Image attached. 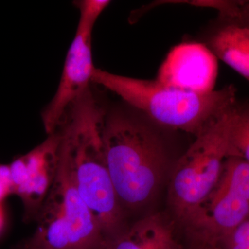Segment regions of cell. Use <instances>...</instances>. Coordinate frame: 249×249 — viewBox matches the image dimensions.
Returning a JSON list of instances; mask_svg holds the SVG:
<instances>
[{
  "label": "cell",
  "mask_w": 249,
  "mask_h": 249,
  "mask_svg": "<svg viewBox=\"0 0 249 249\" xmlns=\"http://www.w3.org/2000/svg\"><path fill=\"white\" fill-rule=\"evenodd\" d=\"M108 106L92 88L67 109L59 124V165L71 180L102 233L111 238L128 224L108 172L102 126Z\"/></svg>",
  "instance_id": "1"
},
{
  "label": "cell",
  "mask_w": 249,
  "mask_h": 249,
  "mask_svg": "<svg viewBox=\"0 0 249 249\" xmlns=\"http://www.w3.org/2000/svg\"><path fill=\"white\" fill-rule=\"evenodd\" d=\"M160 124L124 102L108 104L102 126L105 160L124 216L146 206L168 163Z\"/></svg>",
  "instance_id": "2"
},
{
  "label": "cell",
  "mask_w": 249,
  "mask_h": 249,
  "mask_svg": "<svg viewBox=\"0 0 249 249\" xmlns=\"http://www.w3.org/2000/svg\"><path fill=\"white\" fill-rule=\"evenodd\" d=\"M92 84L115 93L123 102L165 128L194 137L237 100L232 85L196 93L167 86L157 79L131 78L98 68L93 71Z\"/></svg>",
  "instance_id": "3"
},
{
  "label": "cell",
  "mask_w": 249,
  "mask_h": 249,
  "mask_svg": "<svg viewBox=\"0 0 249 249\" xmlns=\"http://www.w3.org/2000/svg\"><path fill=\"white\" fill-rule=\"evenodd\" d=\"M236 102L195 136L174 166L168 198L172 209L183 221L220 178L228 158L229 131Z\"/></svg>",
  "instance_id": "4"
},
{
  "label": "cell",
  "mask_w": 249,
  "mask_h": 249,
  "mask_svg": "<svg viewBox=\"0 0 249 249\" xmlns=\"http://www.w3.org/2000/svg\"><path fill=\"white\" fill-rule=\"evenodd\" d=\"M249 217V163L228 157L217 184L183 222L208 249H218Z\"/></svg>",
  "instance_id": "5"
},
{
  "label": "cell",
  "mask_w": 249,
  "mask_h": 249,
  "mask_svg": "<svg viewBox=\"0 0 249 249\" xmlns=\"http://www.w3.org/2000/svg\"><path fill=\"white\" fill-rule=\"evenodd\" d=\"M94 27L78 22L76 35L65 58L58 89L42 113L47 134L55 132L69 107L91 88L93 71L92 34Z\"/></svg>",
  "instance_id": "6"
},
{
  "label": "cell",
  "mask_w": 249,
  "mask_h": 249,
  "mask_svg": "<svg viewBox=\"0 0 249 249\" xmlns=\"http://www.w3.org/2000/svg\"><path fill=\"white\" fill-rule=\"evenodd\" d=\"M60 138L57 130L48 134L45 142L9 165L13 193L22 200L27 220L35 219L55 180Z\"/></svg>",
  "instance_id": "7"
},
{
  "label": "cell",
  "mask_w": 249,
  "mask_h": 249,
  "mask_svg": "<svg viewBox=\"0 0 249 249\" xmlns=\"http://www.w3.org/2000/svg\"><path fill=\"white\" fill-rule=\"evenodd\" d=\"M217 59L202 42H183L173 47L155 79L167 86L196 93L214 91Z\"/></svg>",
  "instance_id": "8"
},
{
  "label": "cell",
  "mask_w": 249,
  "mask_h": 249,
  "mask_svg": "<svg viewBox=\"0 0 249 249\" xmlns=\"http://www.w3.org/2000/svg\"><path fill=\"white\" fill-rule=\"evenodd\" d=\"M206 36L202 43L216 58L249 83V29L218 17Z\"/></svg>",
  "instance_id": "9"
},
{
  "label": "cell",
  "mask_w": 249,
  "mask_h": 249,
  "mask_svg": "<svg viewBox=\"0 0 249 249\" xmlns=\"http://www.w3.org/2000/svg\"><path fill=\"white\" fill-rule=\"evenodd\" d=\"M100 249H181L169 223L158 214L145 216L103 240Z\"/></svg>",
  "instance_id": "10"
},
{
  "label": "cell",
  "mask_w": 249,
  "mask_h": 249,
  "mask_svg": "<svg viewBox=\"0 0 249 249\" xmlns=\"http://www.w3.org/2000/svg\"><path fill=\"white\" fill-rule=\"evenodd\" d=\"M228 157L249 163V101L237 100L229 135Z\"/></svg>",
  "instance_id": "11"
},
{
  "label": "cell",
  "mask_w": 249,
  "mask_h": 249,
  "mask_svg": "<svg viewBox=\"0 0 249 249\" xmlns=\"http://www.w3.org/2000/svg\"><path fill=\"white\" fill-rule=\"evenodd\" d=\"M109 0H79L73 2L79 11V21L95 26L98 18L110 4Z\"/></svg>",
  "instance_id": "12"
},
{
  "label": "cell",
  "mask_w": 249,
  "mask_h": 249,
  "mask_svg": "<svg viewBox=\"0 0 249 249\" xmlns=\"http://www.w3.org/2000/svg\"><path fill=\"white\" fill-rule=\"evenodd\" d=\"M218 249H249V217L229 234Z\"/></svg>",
  "instance_id": "13"
},
{
  "label": "cell",
  "mask_w": 249,
  "mask_h": 249,
  "mask_svg": "<svg viewBox=\"0 0 249 249\" xmlns=\"http://www.w3.org/2000/svg\"><path fill=\"white\" fill-rule=\"evenodd\" d=\"M11 193L13 189L9 165L0 163V204Z\"/></svg>",
  "instance_id": "14"
},
{
  "label": "cell",
  "mask_w": 249,
  "mask_h": 249,
  "mask_svg": "<svg viewBox=\"0 0 249 249\" xmlns=\"http://www.w3.org/2000/svg\"><path fill=\"white\" fill-rule=\"evenodd\" d=\"M229 20L249 29V1H242L240 12L237 17L235 19H229Z\"/></svg>",
  "instance_id": "15"
},
{
  "label": "cell",
  "mask_w": 249,
  "mask_h": 249,
  "mask_svg": "<svg viewBox=\"0 0 249 249\" xmlns=\"http://www.w3.org/2000/svg\"><path fill=\"white\" fill-rule=\"evenodd\" d=\"M3 224H4V215H3L2 209L0 206V232L2 229Z\"/></svg>",
  "instance_id": "16"
},
{
  "label": "cell",
  "mask_w": 249,
  "mask_h": 249,
  "mask_svg": "<svg viewBox=\"0 0 249 249\" xmlns=\"http://www.w3.org/2000/svg\"></svg>",
  "instance_id": "17"
},
{
  "label": "cell",
  "mask_w": 249,
  "mask_h": 249,
  "mask_svg": "<svg viewBox=\"0 0 249 249\" xmlns=\"http://www.w3.org/2000/svg\"></svg>",
  "instance_id": "18"
}]
</instances>
